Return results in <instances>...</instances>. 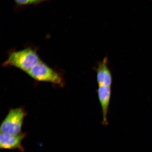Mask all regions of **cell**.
<instances>
[{"mask_svg":"<svg viewBox=\"0 0 152 152\" xmlns=\"http://www.w3.org/2000/svg\"><path fill=\"white\" fill-rule=\"evenodd\" d=\"M41 61L37 51L27 48L11 53L3 66H13L26 73Z\"/></svg>","mask_w":152,"mask_h":152,"instance_id":"6da1fadb","label":"cell"},{"mask_svg":"<svg viewBox=\"0 0 152 152\" xmlns=\"http://www.w3.org/2000/svg\"><path fill=\"white\" fill-rule=\"evenodd\" d=\"M26 73L38 81L51 83L61 87L64 85L62 76L42 61Z\"/></svg>","mask_w":152,"mask_h":152,"instance_id":"7a4b0ae2","label":"cell"},{"mask_svg":"<svg viewBox=\"0 0 152 152\" xmlns=\"http://www.w3.org/2000/svg\"><path fill=\"white\" fill-rule=\"evenodd\" d=\"M26 115V112L23 108L11 109L1 123V132L12 135L21 134Z\"/></svg>","mask_w":152,"mask_h":152,"instance_id":"3957f363","label":"cell"},{"mask_svg":"<svg viewBox=\"0 0 152 152\" xmlns=\"http://www.w3.org/2000/svg\"><path fill=\"white\" fill-rule=\"evenodd\" d=\"M26 136V133H21L12 135L1 133L0 135V148L2 149H18L23 152L24 149L22 142Z\"/></svg>","mask_w":152,"mask_h":152,"instance_id":"277c9868","label":"cell"},{"mask_svg":"<svg viewBox=\"0 0 152 152\" xmlns=\"http://www.w3.org/2000/svg\"><path fill=\"white\" fill-rule=\"evenodd\" d=\"M97 94L102 108V122L104 125H106L107 124L108 111L111 97V86H98Z\"/></svg>","mask_w":152,"mask_h":152,"instance_id":"5b68a950","label":"cell"},{"mask_svg":"<svg viewBox=\"0 0 152 152\" xmlns=\"http://www.w3.org/2000/svg\"><path fill=\"white\" fill-rule=\"evenodd\" d=\"M96 81L98 86H111L113 77L108 64L107 57L99 62L96 69Z\"/></svg>","mask_w":152,"mask_h":152,"instance_id":"8992f818","label":"cell"},{"mask_svg":"<svg viewBox=\"0 0 152 152\" xmlns=\"http://www.w3.org/2000/svg\"><path fill=\"white\" fill-rule=\"evenodd\" d=\"M17 5L20 6L35 5L48 0H13Z\"/></svg>","mask_w":152,"mask_h":152,"instance_id":"52a82bcc","label":"cell"}]
</instances>
